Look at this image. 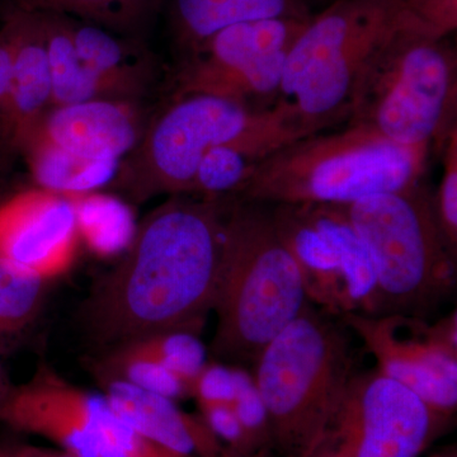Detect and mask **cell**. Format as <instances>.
Returning <instances> with one entry per match:
<instances>
[{"instance_id":"cell-6","label":"cell","mask_w":457,"mask_h":457,"mask_svg":"<svg viewBox=\"0 0 457 457\" xmlns=\"http://www.w3.org/2000/svg\"><path fill=\"white\" fill-rule=\"evenodd\" d=\"M456 65L445 38L411 18L366 66L347 122L400 145L446 143L456 128Z\"/></svg>"},{"instance_id":"cell-32","label":"cell","mask_w":457,"mask_h":457,"mask_svg":"<svg viewBox=\"0 0 457 457\" xmlns=\"http://www.w3.org/2000/svg\"><path fill=\"white\" fill-rule=\"evenodd\" d=\"M9 389V385L7 384V380H5V376L3 374L2 366H0V399L4 396V394L7 393Z\"/></svg>"},{"instance_id":"cell-14","label":"cell","mask_w":457,"mask_h":457,"mask_svg":"<svg viewBox=\"0 0 457 457\" xmlns=\"http://www.w3.org/2000/svg\"><path fill=\"white\" fill-rule=\"evenodd\" d=\"M149 117L143 102H83L51 108L33 135L80 158L121 163L139 143Z\"/></svg>"},{"instance_id":"cell-21","label":"cell","mask_w":457,"mask_h":457,"mask_svg":"<svg viewBox=\"0 0 457 457\" xmlns=\"http://www.w3.org/2000/svg\"><path fill=\"white\" fill-rule=\"evenodd\" d=\"M69 197L73 201L80 242L96 257H121L139 224L130 204L102 191Z\"/></svg>"},{"instance_id":"cell-30","label":"cell","mask_w":457,"mask_h":457,"mask_svg":"<svg viewBox=\"0 0 457 457\" xmlns=\"http://www.w3.org/2000/svg\"><path fill=\"white\" fill-rule=\"evenodd\" d=\"M14 29L8 13L0 26V143L7 128L13 87Z\"/></svg>"},{"instance_id":"cell-33","label":"cell","mask_w":457,"mask_h":457,"mask_svg":"<svg viewBox=\"0 0 457 457\" xmlns=\"http://www.w3.org/2000/svg\"><path fill=\"white\" fill-rule=\"evenodd\" d=\"M0 457H16V446H0Z\"/></svg>"},{"instance_id":"cell-5","label":"cell","mask_w":457,"mask_h":457,"mask_svg":"<svg viewBox=\"0 0 457 457\" xmlns=\"http://www.w3.org/2000/svg\"><path fill=\"white\" fill-rule=\"evenodd\" d=\"M297 139L300 135L273 107L255 111L212 95H173L149 117L111 185L135 204L191 195L198 165L213 147L252 144L273 153Z\"/></svg>"},{"instance_id":"cell-23","label":"cell","mask_w":457,"mask_h":457,"mask_svg":"<svg viewBox=\"0 0 457 457\" xmlns=\"http://www.w3.org/2000/svg\"><path fill=\"white\" fill-rule=\"evenodd\" d=\"M270 152L252 144H225L210 150L200 165L191 195L207 198L236 197L255 165Z\"/></svg>"},{"instance_id":"cell-12","label":"cell","mask_w":457,"mask_h":457,"mask_svg":"<svg viewBox=\"0 0 457 457\" xmlns=\"http://www.w3.org/2000/svg\"><path fill=\"white\" fill-rule=\"evenodd\" d=\"M343 319L374 356L380 374L445 416L456 411V312L436 324L405 314H345Z\"/></svg>"},{"instance_id":"cell-31","label":"cell","mask_w":457,"mask_h":457,"mask_svg":"<svg viewBox=\"0 0 457 457\" xmlns=\"http://www.w3.org/2000/svg\"><path fill=\"white\" fill-rule=\"evenodd\" d=\"M16 457H77L60 449H45L32 445L16 446Z\"/></svg>"},{"instance_id":"cell-29","label":"cell","mask_w":457,"mask_h":457,"mask_svg":"<svg viewBox=\"0 0 457 457\" xmlns=\"http://www.w3.org/2000/svg\"><path fill=\"white\" fill-rule=\"evenodd\" d=\"M405 8L433 36L445 38L457 29V0H404Z\"/></svg>"},{"instance_id":"cell-11","label":"cell","mask_w":457,"mask_h":457,"mask_svg":"<svg viewBox=\"0 0 457 457\" xmlns=\"http://www.w3.org/2000/svg\"><path fill=\"white\" fill-rule=\"evenodd\" d=\"M311 18H273L221 29L186 56L174 95H212L255 111L278 99L286 62Z\"/></svg>"},{"instance_id":"cell-25","label":"cell","mask_w":457,"mask_h":457,"mask_svg":"<svg viewBox=\"0 0 457 457\" xmlns=\"http://www.w3.org/2000/svg\"><path fill=\"white\" fill-rule=\"evenodd\" d=\"M119 345L170 370L188 385L189 392L195 378L207 363L206 350L198 336L194 333H159L132 339Z\"/></svg>"},{"instance_id":"cell-9","label":"cell","mask_w":457,"mask_h":457,"mask_svg":"<svg viewBox=\"0 0 457 457\" xmlns=\"http://www.w3.org/2000/svg\"><path fill=\"white\" fill-rule=\"evenodd\" d=\"M272 215L306 299L338 315L375 314L374 264L345 206L278 204Z\"/></svg>"},{"instance_id":"cell-16","label":"cell","mask_w":457,"mask_h":457,"mask_svg":"<svg viewBox=\"0 0 457 457\" xmlns=\"http://www.w3.org/2000/svg\"><path fill=\"white\" fill-rule=\"evenodd\" d=\"M14 29L13 87L0 156L21 154L53 108V86L44 29L38 12L11 8Z\"/></svg>"},{"instance_id":"cell-26","label":"cell","mask_w":457,"mask_h":457,"mask_svg":"<svg viewBox=\"0 0 457 457\" xmlns=\"http://www.w3.org/2000/svg\"><path fill=\"white\" fill-rule=\"evenodd\" d=\"M231 408L242 426L253 456H272L276 447L269 413L255 386L253 376L242 369H237V390Z\"/></svg>"},{"instance_id":"cell-19","label":"cell","mask_w":457,"mask_h":457,"mask_svg":"<svg viewBox=\"0 0 457 457\" xmlns=\"http://www.w3.org/2000/svg\"><path fill=\"white\" fill-rule=\"evenodd\" d=\"M38 13L49 59L54 107L104 99L128 101L120 95L119 90L84 64L78 55L71 17L53 12Z\"/></svg>"},{"instance_id":"cell-4","label":"cell","mask_w":457,"mask_h":457,"mask_svg":"<svg viewBox=\"0 0 457 457\" xmlns=\"http://www.w3.org/2000/svg\"><path fill=\"white\" fill-rule=\"evenodd\" d=\"M411 18L404 0L330 3L295 42L273 108L302 137L347 121L366 66Z\"/></svg>"},{"instance_id":"cell-13","label":"cell","mask_w":457,"mask_h":457,"mask_svg":"<svg viewBox=\"0 0 457 457\" xmlns=\"http://www.w3.org/2000/svg\"><path fill=\"white\" fill-rule=\"evenodd\" d=\"M80 239L71 197L41 187L0 203V262L47 282L73 267Z\"/></svg>"},{"instance_id":"cell-27","label":"cell","mask_w":457,"mask_h":457,"mask_svg":"<svg viewBox=\"0 0 457 457\" xmlns=\"http://www.w3.org/2000/svg\"><path fill=\"white\" fill-rule=\"evenodd\" d=\"M444 176L435 200L438 224L451 251L456 254L457 246V129L444 144Z\"/></svg>"},{"instance_id":"cell-18","label":"cell","mask_w":457,"mask_h":457,"mask_svg":"<svg viewBox=\"0 0 457 457\" xmlns=\"http://www.w3.org/2000/svg\"><path fill=\"white\" fill-rule=\"evenodd\" d=\"M309 0H171L174 38L185 55L228 27L273 18H312Z\"/></svg>"},{"instance_id":"cell-20","label":"cell","mask_w":457,"mask_h":457,"mask_svg":"<svg viewBox=\"0 0 457 457\" xmlns=\"http://www.w3.org/2000/svg\"><path fill=\"white\" fill-rule=\"evenodd\" d=\"M37 187L49 189L64 196H78L101 191L112 182L119 162L89 161L71 154L33 135L21 154Z\"/></svg>"},{"instance_id":"cell-10","label":"cell","mask_w":457,"mask_h":457,"mask_svg":"<svg viewBox=\"0 0 457 457\" xmlns=\"http://www.w3.org/2000/svg\"><path fill=\"white\" fill-rule=\"evenodd\" d=\"M447 418L378 370L354 374L305 457H420Z\"/></svg>"},{"instance_id":"cell-22","label":"cell","mask_w":457,"mask_h":457,"mask_svg":"<svg viewBox=\"0 0 457 457\" xmlns=\"http://www.w3.org/2000/svg\"><path fill=\"white\" fill-rule=\"evenodd\" d=\"M156 3L158 0H14L13 7L64 14L129 35L145 26Z\"/></svg>"},{"instance_id":"cell-7","label":"cell","mask_w":457,"mask_h":457,"mask_svg":"<svg viewBox=\"0 0 457 457\" xmlns=\"http://www.w3.org/2000/svg\"><path fill=\"white\" fill-rule=\"evenodd\" d=\"M255 386L279 457H305L315 446L353 372L345 333L306 305L255 360Z\"/></svg>"},{"instance_id":"cell-2","label":"cell","mask_w":457,"mask_h":457,"mask_svg":"<svg viewBox=\"0 0 457 457\" xmlns=\"http://www.w3.org/2000/svg\"><path fill=\"white\" fill-rule=\"evenodd\" d=\"M299 267L263 204L231 197L224 221L213 311L212 351L220 359L255 362L305 309Z\"/></svg>"},{"instance_id":"cell-28","label":"cell","mask_w":457,"mask_h":457,"mask_svg":"<svg viewBox=\"0 0 457 457\" xmlns=\"http://www.w3.org/2000/svg\"><path fill=\"white\" fill-rule=\"evenodd\" d=\"M237 390V368L207 362L192 384L191 398L196 399L198 409L210 405H231Z\"/></svg>"},{"instance_id":"cell-24","label":"cell","mask_w":457,"mask_h":457,"mask_svg":"<svg viewBox=\"0 0 457 457\" xmlns=\"http://www.w3.org/2000/svg\"><path fill=\"white\" fill-rule=\"evenodd\" d=\"M46 285L0 262V339L22 336L35 323L44 305Z\"/></svg>"},{"instance_id":"cell-15","label":"cell","mask_w":457,"mask_h":457,"mask_svg":"<svg viewBox=\"0 0 457 457\" xmlns=\"http://www.w3.org/2000/svg\"><path fill=\"white\" fill-rule=\"evenodd\" d=\"M99 385L114 413L159 446L186 457H236L201 414L187 413L176 400L145 392L125 381Z\"/></svg>"},{"instance_id":"cell-1","label":"cell","mask_w":457,"mask_h":457,"mask_svg":"<svg viewBox=\"0 0 457 457\" xmlns=\"http://www.w3.org/2000/svg\"><path fill=\"white\" fill-rule=\"evenodd\" d=\"M230 198L177 195L147 213L84 303V330L95 345L106 351L167 332L200 336L215 303Z\"/></svg>"},{"instance_id":"cell-17","label":"cell","mask_w":457,"mask_h":457,"mask_svg":"<svg viewBox=\"0 0 457 457\" xmlns=\"http://www.w3.org/2000/svg\"><path fill=\"white\" fill-rule=\"evenodd\" d=\"M75 49L84 64L128 101L143 102L156 80L155 60L134 38L71 17Z\"/></svg>"},{"instance_id":"cell-34","label":"cell","mask_w":457,"mask_h":457,"mask_svg":"<svg viewBox=\"0 0 457 457\" xmlns=\"http://www.w3.org/2000/svg\"><path fill=\"white\" fill-rule=\"evenodd\" d=\"M428 457H456L455 450L445 451V453H435V455Z\"/></svg>"},{"instance_id":"cell-3","label":"cell","mask_w":457,"mask_h":457,"mask_svg":"<svg viewBox=\"0 0 457 457\" xmlns=\"http://www.w3.org/2000/svg\"><path fill=\"white\" fill-rule=\"evenodd\" d=\"M429 146L400 145L363 125L315 132L255 165L236 197L258 204L347 206L420 182Z\"/></svg>"},{"instance_id":"cell-8","label":"cell","mask_w":457,"mask_h":457,"mask_svg":"<svg viewBox=\"0 0 457 457\" xmlns=\"http://www.w3.org/2000/svg\"><path fill=\"white\" fill-rule=\"evenodd\" d=\"M345 209L374 264V315L420 317L451 293L456 254L438 224L433 195L420 182Z\"/></svg>"}]
</instances>
